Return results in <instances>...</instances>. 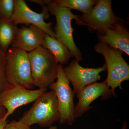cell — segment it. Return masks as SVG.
I'll return each instance as SVG.
<instances>
[{
    "mask_svg": "<svg viewBox=\"0 0 129 129\" xmlns=\"http://www.w3.org/2000/svg\"><path fill=\"white\" fill-rule=\"evenodd\" d=\"M46 33L36 25L23 26L19 29L17 35L11 45L30 52L41 46Z\"/></svg>",
    "mask_w": 129,
    "mask_h": 129,
    "instance_id": "13",
    "label": "cell"
},
{
    "mask_svg": "<svg viewBox=\"0 0 129 129\" xmlns=\"http://www.w3.org/2000/svg\"><path fill=\"white\" fill-rule=\"evenodd\" d=\"M2 129H32L30 126L25 124L19 121L13 120L7 122Z\"/></svg>",
    "mask_w": 129,
    "mask_h": 129,
    "instance_id": "19",
    "label": "cell"
},
{
    "mask_svg": "<svg viewBox=\"0 0 129 129\" xmlns=\"http://www.w3.org/2000/svg\"><path fill=\"white\" fill-rule=\"evenodd\" d=\"M19 29L12 21L0 20V48L5 53L16 39Z\"/></svg>",
    "mask_w": 129,
    "mask_h": 129,
    "instance_id": "15",
    "label": "cell"
},
{
    "mask_svg": "<svg viewBox=\"0 0 129 129\" xmlns=\"http://www.w3.org/2000/svg\"><path fill=\"white\" fill-rule=\"evenodd\" d=\"M76 60H72L67 67L63 68L66 77L73 86L75 94H78L86 86L100 80V73L107 71L106 63L102 67L95 68H84Z\"/></svg>",
    "mask_w": 129,
    "mask_h": 129,
    "instance_id": "10",
    "label": "cell"
},
{
    "mask_svg": "<svg viewBox=\"0 0 129 129\" xmlns=\"http://www.w3.org/2000/svg\"><path fill=\"white\" fill-rule=\"evenodd\" d=\"M112 95V92L106 80L102 83H93L86 86L76 95L78 102L75 106V118L80 117L92 108L93 106H91V104L98 98L102 96V100H106Z\"/></svg>",
    "mask_w": 129,
    "mask_h": 129,
    "instance_id": "11",
    "label": "cell"
},
{
    "mask_svg": "<svg viewBox=\"0 0 129 129\" xmlns=\"http://www.w3.org/2000/svg\"><path fill=\"white\" fill-rule=\"evenodd\" d=\"M14 8V0H0V15L2 19L12 21Z\"/></svg>",
    "mask_w": 129,
    "mask_h": 129,
    "instance_id": "17",
    "label": "cell"
},
{
    "mask_svg": "<svg viewBox=\"0 0 129 129\" xmlns=\"http://www.w3.org/2000/svg\"><path fill=\"white\" fill-rule=\"evenodd\" d=\"M123 19L117 21L101 34H97L99 42L119 49L129 55V30Z\"/></svg>",
    "mask_w": 129,
    "mask_h": 129,
    "instance_id": "12",
    "label": "cell"
},
{
    "mask_svg": "<svg viewBox=\"0 0 129 129\" xmlns=\"http://www.w3.org/2000/svg\"><path fill=\"white\" fill-rule=\"evenodd\" d=\"M55 5L61 7L76 9L82 12L83 14H87L96 4V0H54L52 1Z\"/></svg>",
    "mask_w": 129,
    "mask_h": 129,
    "instance_id": "16",
    "label": "cell"
},
{
    "mask_svg": "<svg viewBox=\"0 0 129 129\" xmlns=\"http://www.w3.org/2000/svg\"><path fill=\"white\" fill-rule=\"evenodd\" d=\"M47 89L29 90L17 85L9 84L0 94V105L6 111L5 118L21 106L34 102Z\"/></svg>",
    "mask_w": 129,
    "mask_h": 129,
    "instance_id": "7",
    "label": "cell"
},
{
    "mask_svg": "<svg viewBox=\"0 0 129 129\" xmlns=\"http://www.w3.org/2000/svg\"><path fill=\"white\" fill-rule=\"evenodd\" d=\"M48 129H58L57 127L56 126H51V127H49Z\"/></svg>",
    "mask_w": 129,
    "mask_h": 129,
    "instance_id": "23",
    "label": "cell"
},
{
    "mask_svg": "<svg viewBox=\"0 0 129 129\" xmlns=\"http://www.w3.org/2000/svg\"><path fill=\"white\" fill-rule=\"evenodd\" d=\"M121 129H127V125L126 120H124L123 123V126Z\"/></svg>",
    "mask_w": 129,
    "mask_h": 129,
    "instance_id": "22",
    "label": "cell"
},
{
    "mask_svg": "<svg viewBox=\"0 0 129 129\" xmlns=\"http://www.w3.org/2000/svg\"><path fill=\"white\" fill-rule=\"evenodd\" d=\"M51 90L55 92L58 105L60 124L72 126L76 119L74 103V93L64 72L62 65L58 64L57 81L49 86Z\"/></svg>",
    "mask_w": 129,
    "mask_h": 129,
    "instance_id": "6",
    "label": "cell"
},
{
    "mask_svg": "<svg viewBox=\"0 0 129 129\" xmlns=\"http://www.w3.org/2000/svg\"><path fill=\"white\" fill-rule=\"evenodd\" d=\"M6 53L0 48V94L8 85L5 75Z\"/></svg>",
    "mask_w": 129,
    "mask_h": 129,
    "instance_id": "18",
    "label": "cell"
},
{
    "mask_svg": "<svg viewBox=\"0 0 129 129\" xmlns=\"http://www.w3.org/2000/svg\"><path fill=\"white\" fill-rule=\"evenodd\" d=\"M6 56L5 75L8 83L32 90L34 85L28 53L11 47L8 48Z\"/></svg>",
    "mask_w": 129,
    "mask_h": 129,
    "instance_id": "5",
    "label": "cell"
},
{
    "mask_svg": "<svg viewBox=\"0 0 129 129\" xmlns=\"http://www.w3.org/2000/svg\"><path fill=\"white\" fill-rule=\"evenodd\" d=\"M94 49L104 57L108 71L105 80L108 88H111L113 96H116L115 88L118 87L123 90L122 83L129 80V65L122 56L123 52L101 42L95 45Z\"/></svg>",
    "mask_w": 129,
    "mask_h": 129,
    "instance_id": "3",
    "label": "cell"
},
{
    "mask_svg": "<svg viewBox=\"0 0 129 129\" xmlns=\"http://www.w3.org/2000/svg\"><path fill=\"white\" fill-rule=\"evenodd\" d=\"M59 118L57 99L55 92L51 90L46 91L39 97L19 121L29 126L38 124L46 128L52 126Z\"/></svg>",
    "mask_w": 129,
    "mask_h": 129,
    "instance_id": "2",
    "label": "cell"
},
{
    "mask_svg": "<svg viewBox=\"0 0 129 129\" xmlns=\"http://www.w3.org/2000/svg\"><path fill=\"white\" fill-rule=\"evenodd\" d=\"M15 8L11 21L16 25L24 24L26 26L34 25L37 26L51 37L56 38L52 28L51 22L47 23L49 14L45 5L42 6L41 13H38L30 9L23 0H14Z\"/></svg>",
    "mask_w": 129,
    "mask_h": 129,
    "instance_id": "9",
    "label": "cell"
},
{
    "mask_svg": "<svg viewBox=\"0 0 129 129\" xmlns=\"http://www.w3.org/2000/svg\"><path fill=\"white\" fill-rule=\"evenodd\" d=\"M8 122L7 119L5 118V116L3 117H0V129H2L5 124Z\"/></svg>",
    "mask_w": 129,
    "mask_h": 129,
    "instance_id": "20",
    "label": "cell"
},
{
    "mask_svg": "<svg viewBox=\"0 0 129 129\" xmlns=\"http://www.w3.org/2000/svg\"><path fill=\"white\" fill-rule=\"evenodd\" d=\"M34 86L47 89L57 79L58 64L50 51L40 46L28 53Z\"/></svg>",
    "mask_w": 129,
    "mask_h": 129,
    "instance_id": "4",
    "label": "cell"
},
{
    "mask_svg": "<svg viewBox=\"0 0 129 129\" xmlns=\"http://www.w3.org/2000/svg\"><path fill=\"white\" fill-rule=\"evenodd\" d=\"M44 3L51 15L55 16L56 23L54 27L56 39L64 44L78 61L83 60L82 53L75 43L72 25V19L76 20L78 25H83L78 15L74 14L71 9L55 5L52 1L44 0Z\"/></svg>",
    "mask_w": 129,
    "mask_h": 129,
    "instance_id": "1",
    "label": "cell"
},
{
    "mask_svg": "<svg viewBox=\"0 0 129 129\" xmlns=\"http://www.w3.org/2000/svg\"><path fill=\"white\" fill-rule=\"evenodd\" d=\"M6 113V111L3 107L0 105V117L5 116Z\"/></svg>",
    "mask_w": 129,
    "mask_h": 129,
    "instance_id": "21",
    "label": "cell"
},
{
    "mask_svg": "<svg viewBox=\"0 0 129 129\" xmlns=\"http://www.w3.org/2000/svg\"><path fill=\"white\" fill-rule=\"evenodd\" d=\"M112 3L111 0H98L89 13L78 16L79 19L83 25L96 30L97 34H101L115 22L123 19L114 14Z\"/></svg>",
    "mask_w": 129,
    "mask_h": 129,
    "instance_id": "8",
    "label": "cell"
},
{
    "mask_svg": "<svg viewBox=\"0 0 129 129\" xmlns=\"http://www.w3.org/2000/svg\"><path fill=\"white\" fill-rule=\"evenodd\" d=\"M41 46L50 52L57 62L66 64L71 57H74L68 48L62 42L46 34Z\"/></svg>",
    "mask_w": 129,
    "mask_h": 129,
    "instance_id": "14",
    "label": "cell"
}]
</instances>
